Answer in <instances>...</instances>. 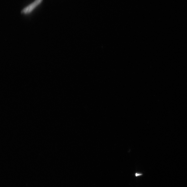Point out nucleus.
I'll return each instance as SVG.
<instances>
[{
	"instance_id": "f257e3e1",
	"label": "nucleus",
	"mask_w": 187,
	"mask_h": 187,
	"mask_svg": "<svg viewBox=\"0 0 187 187\" xmlns=\"http://www.w3.org/2000/svg\"><path fill=\"white\" fill-rule=\"evenodd\" d=\"M43 1V0H35L34 2L23 9L22 11V13L24 14H30L37 6L41 4Z\"/></svg>"
},
{
	"instance_id": "f03ea898",
	"label": "nucleus",
	"mask_w": 187,
	"mask_h": 187,
	"mask_svg": "<svg viewBox=\"0 0 187 187\" xmlns=\"http://www.w3.org/2000/svg\"><path fill=\"white\" fill-rule=\"evenodd\" d=\"M142 175V174H140V173H135V176H136L137 177L138 176H140V175Z\"/></svg>"
}]
</instances>
